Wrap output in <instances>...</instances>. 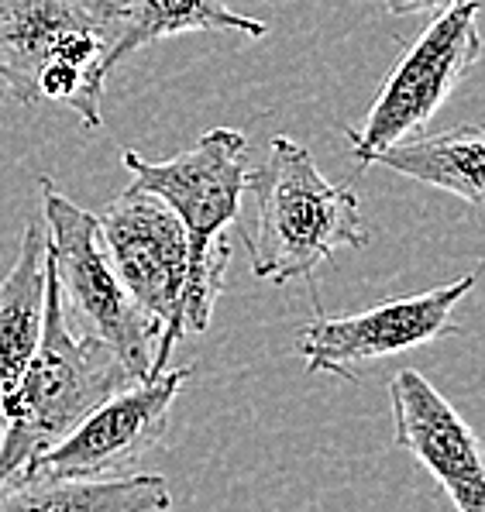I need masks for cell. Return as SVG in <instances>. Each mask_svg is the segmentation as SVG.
<instances>
[{
	"label": "cell",
	"mask_w": 485,
	"mask_h": 512,
	"mask_svg": "<svg viewBox=\"0 0 485 512\" xmlns=\"http://www.w3.org/2000/svg\"><path fill=\"white\" fill-rule=\"evenodd\" d=\"M193 368L162 372L114 392L83 416L56 447L31 458L14 478H114L162 444L169 409Z\"/></svg>",
	"instance_id": "9"
},
{
	"label": "cell",
	"mask_w": 485,
	"mask_h": 512,
	"mask_svg": "<svg viewBox=\"0 0 485 512\" xmlns=\"http://www.w3.org/2000/svg\"><path fill=\"white\" fill-rule=\"evenodd\" d=\"M121 0H0V83L21 104L69 107L100 128Z\"/></svg>",
	"instance_id": "1"
},
{
	"label": "cell",
	"mask_w": 485,
	"mask_h": 512,
	"mask_svg": "<svg viewBox=\"0 0 485 512\" xmlns=\"http://www.w3.org/2000/svg\"><path fill=\"white\" fill-rule=\"evenodd\" d=\"M162 475L114 478H11L0 488V512H166Z\"/></svg>",
	"instance_id": "12"
},
{
	"label": "cell",
	"mask_w": 485,
	"mask_h": 512,
	"mask_svg": "<svg viewBox=\"0 0 485 512\" xmlns=\"http://www.w3.org/2000/svg\"><path fill=\"white\" fill-rule=\"evenodd\" d=\"M186 31H241L248 38H265L269 25L238 14L228 0H121V31L114 45V69L131 52L186 35Z\"/></svg>",
	"instance_id": "14"
},
{
	"label": "cell",
	"mask_w": 485,
	"mask_h": 512,
	"mask_svg": "<svg viewBox=\"0 0 485 512\" xmlns=\"http://www.w3.org/2000/svg\"><path fill=\"white\" fill-rule=\"evenodd\" d=\"M4 97H7V90H4V83H0V104H4Z\"/></svg>",
	"instance_id": "16"
},
{
	"label": "cell",
	"mask_w": 485,
	"mask_h": 512,
	"mask_svg": "<svg viewBox=\"0 0 485 512\" xmlns=\"http://www.w3.org/2000/svg\"><path fill=\"white\" fill-rule=\"evenodd\" d=\"M100 241L117 279L145 317L162 327L155 344L152 375H162L169 354L183 341V289H186V231L159 196L128 186L97 217ZM148 375V378H152Z\"/></svg>",
	"instance_id": "7"
},
{
	"label": "cell",
	"mask_w": 485,
	"mask_h": 512,
	"mask_svg": "<svg viewBox=\"0 0 485 512\" xmlns=\"http://www.w3.org/2000/svg\"><path fill=\"white\" fill-rule=\"evenodd\" d=\"M45 289H49L45 234L38 224H28L18 258L0 282V409L14 396L42 341Z\"/></svg>",
	"instance_id": "11"
},
{
	"label": "cell",
	"mask_w": 485,
	"mask_h": 512,
	"mask_svg": "<svg viewBox=\"0 0 485 512\" xmlns=\"http://www.w3.org/2000/svg\"><path fill=\"white\" fill-rule=\"evenodd\" d=\"M372 162L485 207V128L458 124L444 135H413L382 148Z\"/></svg>",
	"instance_id": "13"
},
{
	"label": "cell",
	"mask_w": 485,
	"mask_h": 512,
	"mask_svg": "<svg viewBox=\"0 0 485 512\" xmlns=\"http://www.w3.org/2000/svg\"><path fill=\"white\" fill-rule=\"evenodd\" d=\"M479 55V0H465V4L434 14V21L420 31L417 42L389 69L362 124L344 128L351 155L362 165H372L382 148L424 131L461 76L479 62Z\"/></svg>",
	"instance_id": "6"
},
{
	"label": "cell",
	"mask_w": 485,
	"mask_h": 512,
	"mask_svg": "<svg viewBox=\"0 0 485 512\" xmlns=\"http://www.w3.org/2000/svg\"><path fill=\"white\" fill-rule=\"evenodd\" d=\"M138 378L124 361L90 334H73L62 313L59 286L49 272L45 289V324L35 358L28 361L14 396L0 409V488L42 451L56 447L83 416H90L114 392L135 385Z\"/></svg>",
	"instance_id": "4"
},
{
	"label": "cell",
	"mask_w": 485,
	"mask_h": 512,
	"mask_svg": "<svg viewBox=\"0 0 485 512\" xmlns=\"http://www.w3.org/2000/svg\"><path fill=\"white\" fill-rule=\"evenodd\" d=\"M396 447L437 478L458 512H485V444L420 372L403 368L389 382Z\"/></svg>",
	"instance_id": "10"
},
{
	"label": "cell",
	"mask_w": 485,
	"mask_h": 512,
	"mask_svg": "<svg viewBox=\"0 0 485 512\" xmlns=\"http://www.w3.org/2000/svg\"><path fill=\"white\" fill-rule=\"evenodd\" d=\"M38 186H42V214L49 224L45 258L59 286L62 313L80 320V334L104 341L124 361V368L142 382L152 375L162 327L145 317L142 306L121 286L100 241L97 214L76 207L69 196L52 186V179L42 176Z\"/></svg>",
	"instance_id": "5"
},
{
	"label": "cell",
	"mask_w": 485,
	"mask_h": 512,
	"mask_svg": "<svg viewBox=\"0 0 485 512\" xmlns=\"http://www.w3.org/2000/svg\"><path fill=\"white\" fill-rule=\"evenodd\" d=\"M121 165L138 189L159 196L186 231V289L183 327L200 334L224 289L231 244L224 231L238 220L248 189V138L234 128H210L186 152L148 162L138 152H121Z\"/></svg>",
	"instance_id": "2"
},
{
	"label": "cell",
	"mask_w": 485,
	"mask_h": 512,
	"mask_svg": "<svg viewBox=\"0 0 485 512\" xmlns=\"http://www.w3.org/2000/svg\"><path fill=\"white\" fill-rule=\"evenodd\" d=\"M393 18H410V14H441L455 4H465V0H379Z\"/></svg>",
	"instance_id": "15"
},
{
	"label": "cell",
	"mask_w": 485,
	"mask_h": 512,
	"mask_svg": "<svg viewBox=\"0 0 485 512\" xmlns=\"http://www.w3.org/2000/svg\"><path fill=\"white\" fill-rule=\"evenodd\" d=\"M475 282L479 272H468L458 282L437 286L430 293L386 299L351 317H317L296 334V351L307 361V372L358 382L362 365L458 334L455 306L472 293Z\"/></svg>",
	"instance_id": "8"
},
{
	"label": "cell",
	"mask_w": 485,
	"mask_h": 512,
	"mask_svg": "<svg viewBox=\"0 0 485 512\" xmlns=\"http://www.w3.org/2000/svg\"><path fill=\"white\" fill-rule=\"evenodd\" d=\"M255 193V231H241L252 255V272L265 282L310 279L338 248H365L362 207L348 186L317 169L314 155L293 138L276 135L258 169H248Z\"/></svg>",
	"instance_id": "3"
}]
</instances>
